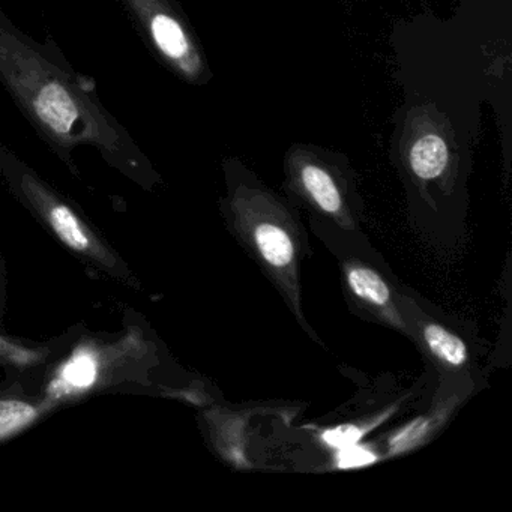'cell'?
Masks as SVG:
<instances>
[{"instance_id": "4", "label": "cell", "mask_w": 512, "mask_h": 512, "mask_svg": "<svg viewBox=\"0 0 512 512\" xmlns=\"http://www.w3.org/2000/svg\"><path fill=\"white\" fill-rule=\"evenodd\" d=\"M254 230V241L269 265L277 269L292 265L295 247L283 227L275 223H259Z\"/></svg>"}, {"instance_id": "6", "label": "cell", "mask_w": 512, "mask_h": 512, "mask_svg": "<svg viewBox=\"0 0 512 512\" xmlns=\"http://www.w3.org/2000/svg\"><path fill=\"white\" fill-rule=\"evenodd\" d=\"M347 281L352 292L364 301L377 307H385L391 299V292L385 281L367 268H352L347 272Z\"/></svg>"}, {"instance_id": "1", "label": "cell", "mask_w": 512, "mask_h": 512, "mask_svg": "<svg viewBox=\"0 0 512 512\" xmlns=\"http://www.w3.org/2000/svg\"><path fill=\"white\" fill-rule=\"evenodd\" d=\"M0 82L37 133L70 157L77 146H94L107 160L137 169L136 143L91 88L55 52L23 35L0 13Z\"/></svg>"}, {"instance_id": "3", "label": "cell", "mask_w": 512, "mask_h": 512, "mask_svg": "<svg viewBox=\"0 0 512 512\" xmlns=\"http://www.w3.org/2000/svg\"><path fill=\"white\" fill-rule=\"evenodd\" d=\"M100 374V359L91 347H80L71 358L59 368L53 382L50 383L49 395L55 398L83 394L97 382Z\"/></svg>"}, {"instance_id": "2", "label": "cell", "mask_w": 512, "mask_h": 512, "mask_svg": "<svg viewBox=\"0 0 512 512\" xmlns=\"http://www.w3.org/2000/svg\"><path fill=\"white\" fill-rule=\"evenodd\" d=\"M157 58L188 85L205 86L212 71L179 0H122Z\"/></svg>"}, {"instance_id": "5", "label": "cell", "mask_w": 512, "mask_h": 512, "mask_svg": "<svg viewBox=\"0 0 512 512\" xmlns=\"http://www.w3.org/2000/svg\"><path fill=\"white\" fill-rule=\"evenodd\" d=\"M425 343L433 355L451 367H461L467 361V347L457 335L440 325H427L424 328Z\"/></svg>"}, {"instance_id": "10", "label": "cell", "mask_w": 512, "mask_h": 512, "mask_svg": "<svg viewBox=\"0 0 512 512\" xmlns=\"http://www.w3.org/2000/svg\"><path fill=\"white\" fill-rule=\"evenodd\" d=\"M362 428L356 425L347 424L340 427L329 428L322 434L323 442L328 443L332 448H344V446L355 445L361 440Z\"/></svg>"}, {"instance_id": "7", "label": "cell", "mask_w": 512, "mask_h": 512, "mask_svg": "<svg viewBox=\"0 0 512 512\" xmlns=\"http://www.w3.org/2000/svg\"><path fill=\"white\" fill-rule=\"evenodd\" d=\"M37 415V410L19 401L0 403V439L28 425Z\"/></svg>"}, {"instance_id": "11", "label": "cell", "mask_w": 512, "mask_h": 512, "mask_svg": "<svg viewBox=\"0 0 512 512\" xmlns=\"http://www.w3.org/2000/svg\"><path fill=\"white\" fill-rule=\"evenodd\" d=\"M0 355L17 365H29L37 361L38 358L37 353L22 349V347L11 346L2 338H0Z\"/></svg>"}, {"instance_id": "8", "label": "cell", "mask_w": 512, "mask_h": 512, "mask_svg": "<svg viewBox=\"0 0 512 512\" xmlns=\"http://www.w3.org/2000/svg\"><path fill=\"white\" fill-rule=\"evenodd\" d=\"M374 461H377V457L373 454V451L358 445V443L338 449L337 466L340 469H356V467L370 466Z\"/></svg>"}, {"instance_id": "9", "label": "cell", "mask_w": 512, "mask_h": 512, "mask_svg": "<svg viewBox=\"0 0 512 512\" xmlns=\"http://www.w3.org/2000/svg\"><path fill=\"white\" fill-rule=\"evenodd\" d=\"M428 424L425 419L419 418L407 424L403 430L398 431L391 439V448L394 452L406 451L415 446L424 437Z\"/></svg>"}]
</instances>
